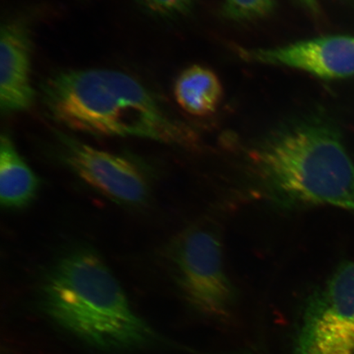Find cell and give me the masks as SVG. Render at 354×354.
<instances>
[{"label":"cell","mask_w":354,"mask_h":354,"mask_svg":"<svg viewBox=\"0 0 354 354\" xmlns=\"http://www.w3.org/2000/svg\"><path fill=\"white\" fill-rule=\"evenodd\" d=\"M248 159L259 192L274 205L354 214V162L328 118L313 115L276 127L252 145Z\"/></svg>","instance_id":"obj_1"},{"label":"cell","mask_w":354,"mask_h":354,"mask_svg":"<svg viewBox=\"0 0 354 354\" xmlns=\"http://www.w3.org/2000/svg\"><path fill=\"white\" fill-rule=\"evenodd\" d=\"M43 95L51 116L71 129L188 147L197 144L196 135L168 116L143 84L119 71H66L48 80Z\"/></svg>","instance_id":"obj_2"},{"label":"cell","mask_w":354,"mask_h":354,"mask_svg":"<svg viewBox=\"0 0 354 354\" xmlns=\"http://www.w3.org/2000/svg\"><path fill=\"white\" fill-rule=\"evenodd\" d=\"M41 300L51 320L100 351H131L157 339L133 311L116 277L91 250L60 259L44 279Z\"/></svg>","instance_id":"obj_3"},{"label":"cell","mask_w":354,"mask_h":354,"mask_svg":"<svg viewBox=\"0 0 354 354\" xmlns=\"http://www.w3.org/2000/svg\"><path fill=\"white\" fill-rule=\"evenodd\" d=\"M168 257L177 284L190 305L212 319H229L236 291L225 272L218 234L207 227H189L171 242Z\"/></svg>","instance_id":"obj_4"},{"label":"cell","mask_w":354,"mask_h":354,"mask_svg":"<svg viewBox=\"0 0 354 354\" xmlns=\"http://www.w3.org/2000/svg\"><path fill=\"white\" fill-rule=\"evenodd\" d=\"M295 354H354V262L340 263L308 296Z\"/></svg>","instance_id":"obj_5"},{"label":"cell","mask_w":354,"mask_h":354,"mask_svg":"<svg viewBox=\"0 0 354 354\" xmlns=\"http://www.w3.org/2000/svg\"><path fill=\"white\" fill-rule=\"evenodd\" d=\"M64 144L66 162L93 188L124 205L138 206L147 201L148 180L129 159L74 140L66 138Z\"/></svg>","instance_id":"obj_6"},{"label":"cell","mask_w":354,"mask_h":354,"mask_svg":"<svg viewBox=\"0 0 354 354\" xmlns=\"http://www.w3.org/2000/svg\"><path fill=\"white\" fill-rule=\"evenodd\" d=\"M241 59L250 63L286 66L324 80L354 76V37L326 35L281 47L241 48Z\"/></svg>","instance_id":"obj_7"},{"label":"cell","mask_w":354,"mask_h":354,"mask_svg":"<svg viewBox=\"0 0 354 354\" xmlns=\"http://www.w3.org/2000/svg\"><path fill=\"white\" fill-rule=\"evenodd\" d=\"M34 100L30 35L21 22L10 21L0 38V107L7 114L22 112Z\"/></svg>","instance_id":"obj_8"},{"label":"cell","mask_w":354,"mask_h":354,"mask_svg":"<svg viewBox=\"0 0 354 354\" xmlns=\"http://www.w3.org/2000/svg\"><path fill=\"white\" fill-rule=\"evenodd\" d=\"M174 95L185 112L192 116L206 117L218 109L223 99V88L214 71L193 65L176 80Z\"/></svg>","instance_id":"obj_9"},{"label":"cell","mask_w":354,"mask_h":354,"mask_svg":"<svg viewBox=\"0 0 354 354\" xmlns=\"http://www.w3.org/2000/svg\"><path fill=\"white\" fill-rule=\"evenodd\" d=\"M39 180L17 151L10 137L2 135L0 145V199L6 207H24L33 201Z\"/></svg>","instance_id":"obj_10"},{"label":"cell","mask_w":354,"mask_h":354,"mask_svg":"<svg viewBox=\"0 0 354 354\" xmlns=\"http://www.w3.org/2000/svg\"><path fill=\"white\" fill-rule=\"evenodd\" d=\"M277 0H224L223 13L227 19L247 21L262 19L271 13Z\"/></svg>","instance_id":"obj_11"},{"label":"cell","mask_w":354,"mask_h":354,"mask_svg":"<svg viewBox=\"0 0 354 354\" xmlns=\"http://www.w3.org/2000/svg\"><path fill=\"white\" fill-rule=\"evenodd\" d=\"M150 11L162 16L183 15L193 7L194 0H140Z\"/></svg>","instance_id":"obj_12"},{"label":"cell","mask_w":354,"mask_h":354,"mask_svg":"<svg viewBox=\"0 0 354 354\" xmlns=\"http://www.w3.org/2000/svg\"><path fill=\"white\" fill-rule=\"evenodd\" d=\"M296 1L305 11L315 19L321 16V8L318 0H296Z\"/></svg>","instance_id":"obj_13"}]
</instances>
